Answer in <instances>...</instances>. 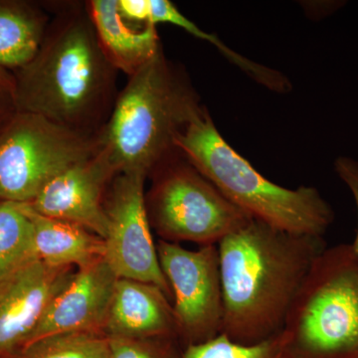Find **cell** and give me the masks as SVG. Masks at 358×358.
<instances>
[{"mask_svg":"<svg viewBox=\"0 0 358 358\" xmlns=\"http://www.w3.org/2000/svg\"><path fill=\"white\" fill-rule=\"evenodd\" d=\"M223 294L221 333L255 345L281 331L324 237L293 234L251 219L217 244Z\"/></svg>","mask_w":358,"mask_h":358,"instance_id":"6da1fadb","label":"cell"},{"mask_svg":"<svg viewBox=\"0 0 358 358\" xmlns=\"http://www.w3.org/2000/svg\"><path fill=\"white\" fill-rule=\"evenodd\" d=\"M160 268L173 294L176 336L185 346L221 333L223 294L217 245L188 250L162 240L157 246Z\"/></svg>","mask_w":358,"mask_h":358,"instance_id":"ba28073f","label":"cell"},{"mask_svg":"<svg viewBox=\"0 0 358 358\" xmlns=\"http://www.w3.org/2000/svg\"><path fill=\"white\" fill-rule=\"evenodd\" d=\"M334 169L338 178L345 183L352 192L358 214V160L348 157H339L334 162ZM352 245L358 252V226L357 237Z\"/></svg>","mask_w":358,"mask_h":358,"instance_id":"44dd1931","label":"cell"},{"mask_svg":"<svg viewBox=\"0 0 358 358\" xmlns=\"http://www.w3.org/2000/svg\"><path fill=\"white\" fill-rule=\"evenodd\" d=\"M110 339L102 333H68L39 339L14 358H110Z\"/></svg>","mask_w":358,"mask_h":358,"instance_id":"ac0fdd59","label":"cell"},{"mask_svg":"<svg viewBox=\"0 0 358 358\" xmlns=\"http://www.w3.org/2000/svg\"><path fill=\"white\" fill-rule=\"evenodd\" d=\"M176 147L231 203L252 219L293 234L324 237L331 205L310 186L282 187L257 171L219 133L203 107L178 134Z\"/></svg>","mask_w":358,"mask_h":358,"instance_id":"277c9868","label":"cell"},{"mask_svg":"<svg viewBox=\"0 0 358 358\" xmlns=\"http://www.w3.org/2000/svg\"><path fill=\"white\" fill-rule=\"evenodd\" d=\"M37 260L28 204L0 201V282Z\"/></svg>","mask_w":358,"mask_h":358,"instance_id":"e0dca14e","label":"cell"},{"mask_svg":"<svg viewBox=\"0 0 358 358\" xmlns=\"http://www.w3.org/2000/svg\"><path fill=\"white\" fill-rule=\"evenodd\" d=\"M141 173H121L110 181L105 200L108 232L105 260L119 279L136 280L159 287L173 301L150 232L145 181Z\"/></svg>","mask_w":358,"mask_h":358,"instance_id":"9c48e42d","label":"cell"},{"mask_svg":"<svg viewBox=\"0 0 358 358\" xmlns=\"http://www.w3.org/2000/svg\"><path fill=\"white\" fill-rule=\"evenodd\" d=\"M38 260L50 267H86L105 258V241L75 224L46 217L28 204Z\"/></svg>","mask_w":358,"mask_h":358,"instance_id":"9a60e30c","label":"cell"},{"mask_svg":"<svg viewBox=\"0 0 358 358\" xmlns=\"http://www.w3.org/2000/svg\"><path fill=\"white\" fill-rule=\"evenodd\" d=\"M75 272L37 260L0 282V358L24 350L45 310Z\"/></svg>","mask_w":358,"mask_h":358,"instance_id":"30bf717a","label":"cell"},{"mask_svg":"<svg viewBox=\"0 0 358 358\" xmlns=\"http://www.w3.org/2000/svg\"><path fill=\"white\" fill-rule=\"evenodd\" d=\"M202 108L188 78L160 48L117 94L96 154L115 176L155 173L180 154L176 138Z\"/></svg>","mask_w":358,"mask_h":358,"instance_id":"3957f363","label":"cell"},{"mask_svg":"<svg viewBox=\"0 0 358 358\" xmlns=\"http://www.w3.org/2000/svg\"><path fill=\"white\" fill-rule=\"evenodd\" d=\"M96 150L98 134L16 112L0 131V201L31 203L52 178Z\"/></svg>","mask_w":358,"mask_h":358,"instance_id":"8992f818","label":"cell"},{"mask_svg":"<svg viewBox=\"0 0 358 358\" xmlns=\"http://www.w3.org/2000/svg\"><path fill=\"white\" fill-rule=\"evenodd\" d=\"M117 279L105 258L78 268L45 310L26 348L55 334H103Z\"/></svg>","mask_w":358,"mask_h":358,"instance_id":"7c38bea8","label":"cell"},{"mask_svg":"<svg viewBox=\"0 0 358 358\" xmlns=\"http://www.w3.org/2000/svg\"><path fill=\"white\" fill-rule=\"evenodd\" d=\"M103 334L109 338H173L176 329L173 305L155 285L117 279Z\"/></svg>","mask_w":358,"mask_h":358,"instance_id":"4fadbf2b","label":"cell"},{"mask_svg":"<svg viewBox=\"0 0 358 358\" xmlns=\"http://www.w3.org/2000/svg\"><path fill=\"white\" fill-rule=\"evenodd\" d=\"M117 72L99 43L86 4H69L50 20L39 50L13 71L17 112L98 134L117 96Z\"/></svg>","mask_w":358,"mask_h":358,"instance_id":"7a4b0ae2","label":"cell"},{"mask_svg":"<svg viewBox=\"0 0 358 358\" xmlns=\"http://www.w3.org/2000/svg\"><path fill=\"white\" fill-rule=\"evenodd\" d=\"M86 6L108 60L129 77L162 48L155 26L145 24L140 29L129 27L120 13L117 0H91Z\"/></svg>","mask_w":358,"mask_h":358,"instance_id":"5bb4252c","label":"cell"},{"mask_svg":"<svg viewBox=\"0 0 358 358\" xmlns=\"http://www.w3.org/2000/svg\"><path fill=\"white\" fill-rule=\"evenodd\" d=\"M109 339L110 358H180L181 355L171 343L173 338Z\"/></svg>","mask_w":358,"mask_h":358,"instance_id":"ffe728a7","label":"cell"},{"mask_svg":"<svg viewBox=\"0 0 358 358\" xmlns=\"http://www.w3.org/2000/svg\"><path fill=\"white\" fill-rule=\"evenodd\" d=\"M278 338L285 358H358V252L352 244L315 259Z\"/></svg>","mask_w":358,"mask_h":358,"instance_id":"5b68a950","label":"cell"},{"mask_svg":"<svg viewBox=\"0 0 358 358\" xmlns=\"http://www.w3.org/2000/svg\"><path fill=\"white\" fill-rule=\"evenodd\" d=\"M49 23L41 4L26 0H0V68L20 69L39 50Z\"/></svg>","mask_w":358,"mask_h":358,"instance_id":"2e32d148","label":"cell"},{"mask_svg":"<svg viewBox=\"0 0 358 358\" xmlns=\"http://www.w3.org/2000/svg\"><path fill=\"white\" fill-rule=\"evenodd\" d=\"M155 174L145 202L150 222L164 241L217 245L252 219L181 154Z\"/></svg>","mask_w":358,"mask_h":358,"instance_id":"52a82bcc","label":"cell"},{"mask_svg":"<svg viewBox=\"0 0 358 358\" xmlns=\"http://www.w3.org/2000/svg\"><path fill=\"white\" fill-rule=\"evenodd\" d=\"M17 112L14 105L13 92L0 87V131Z\"/></svg>","mask_w":358,"mask_h":358,"instance_id":"7402d4cb","label":"cell"},{"mask_svg":"<svg viewBox=\"0 0 358 358\" xmlns=\"http://www.w3.org/2000/svg\"><path fill=\"white\" fill-rule=\"evenodd\" d=\"M0 87L10 90L11 92L13 91L14 76L11 71L0 68Z\"/></svg>","mask_w":358,"mask_h":358,"instance_id":"603a6c76","label":"cell"},{"mask_svg":"<svg viewBox=\"0 0 358 358\" xmlns=\"http://www.w3.org/2000/svg\"><path fill=\"white\" fill-rule=\"evenodd\" d=\"M180 358H285L278 334L255 345H242L224 334L185 346Z\"/></svg>","mask_w":358,"mask_h":358,"instance_id":"d6986e66","label":"cell"},{"mask_svg":"<svg viewBox=\"0 0 358 358\" xmlns=\"http://www.w3.org/2000/svg\"><path fill=\"white\" fill-rule=\"evenodd\" d=\"M115 176L96 152L52 178L29 205L41 215L75 224L105 239L103 192Z\"/></svg>","mask_w":358,"mask_h":358,"instance_id":"8fae6325","label":"cell"}]
</instances>
